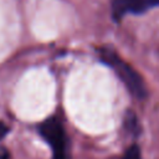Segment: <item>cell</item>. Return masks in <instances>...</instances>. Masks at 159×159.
<instances>
[{
	"label": "cell",
	"mask_w": 159,
	"mask_h": 159,
	"mask_svg": "<svg viewBox=\"0 0 159 159\" xmlns=\"http://www.w3.org/2000/svg\"><path fill=\"white\" fill-rule=\"evenodd\" d=\"M101 58L116 71L118 77L123 81V83L133 96H135L138 99H143L147 97V88L140 75L125 61H123L116 52L103 48L101 50Z\"/></svg>",
	"instance_id": "1"
},
{
	"label": "cell",
	"mask_w": 159,
	"mask_h": 159,
	"mask_svg": "<svg viewBox=\"0 0 159 159\" xmlns=\"http://www.w3.org/2000/svg\"><path fill=\"white\" fill-rule=\"evenodd\" d=\"M41 135L53 150V159H67L66 134L62 124L56 118H48L39 128Z\"/></svg>",
	"instance_id": "2"
},
{
	"label": "cell",
	"mask_w": 159,
	"mask_h": 159,
	"mask_svg": "<svg viewBox=\"0 0 159 159\" xmlns=\"http://www.w3.org/2000/svg\"><path fill=\"white\" fill-rule=\"evenodd\" d=\"M124 125H125L127 130H129L132 134H137L139 132V125H138L137 117L130 111H128L124 116Z\"/></svg>",
	"instance_id": "3"
},
{
	"label": "cell",
	"mask_w": 159,
	"mask_h": 159,
	"mask_svg": "<svg viewBox=\"0 0 159 159\" xmlns=\"http://www.w3.org/2000/svg\"><path fill=\"white\" fill-rule=\"evenodd\" d=\"M130 0H113V14L116 17H120L125 11H128Z\"/></svg>",
	"instance_id": "4"
},
{
	"label": "cell",
	"mask_w": 159,
	"mask_h": 159,
	"mask_svg": "<svg viewBox=\"0 0 159 159\" xmlns=\"http://www.w3.org/2000/svg\"><path fill=\"white\" fill-rule=\"evenodd\" d=\"M122 159H142V155H140V149L137 144H133L130 145L127 152L124 153L123 158Z\"/></svg>",
	"instance_id": "5"
},
{
	"label": "cell",
	"mask_w": 159,
	"mask_h": 159,
	"mask_svg": "<svg viewBox=\"0 0 159 159\" xmlns=\"http://www.w3.org/2000/svg\"><path fill=\"white\" fill-rule=\"evenodd\" d=\"M0 159H11L10 153L6 148H0Z\"/></svg>",
	"instance_id": "6"
},
{
	"label": "cell",
	"mask_w": 159,
	"mask_h": 159,
	"mask_svg": "<svg viewBox=\"0 0 159 159\" xmlns=\"http://www.w3.org/2000/svg\"><path fill=\"white\" fill-rule=\"evenodd\" d=\"M7 132H9L7 127H6L4 123H1V122H0V139H2V138L7 134Z\"/></svg>",
	"instance_id": "7"
},
{
	"label": "cell",
	"mask_w": 159,
	"mask_h": 159,
	"mask_svg": "<svg viewBox=\"0 0 159 159\" xmlns=\"http://www.w3.org/2000/svg\"><path fill=\"white\" fill-rule=\"evenodd\" d=\"M147 4L149 7L152 6H159V0H147Z\"/></svg>",
	"instance_id": "8"
}]
</instances>
